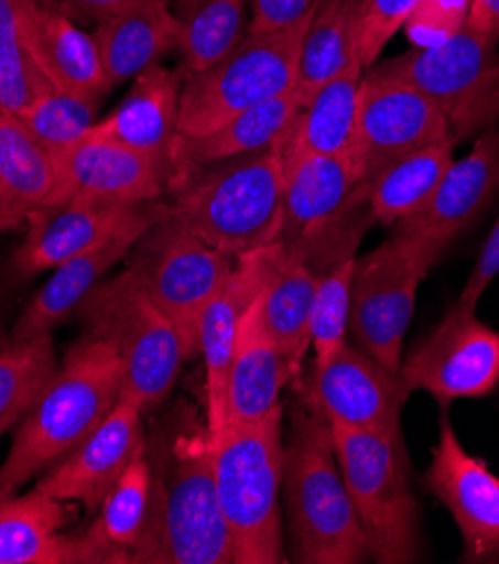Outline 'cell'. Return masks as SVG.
<instances>
[{
    "label": "cell",
    "instance_id": "ffe728a7",
    "mask_svg": "<svg viewBox=\"0 0 499 564\" xmlns=\"http://www.w3.org/2000/svg\"><path fill=\"white\" fill-rule=\"evenodd\" d=\"M164 200L149 203H66L34 212L25 239L14 252V270L34 276L108 241L129 225L164 212Z\"/></svg>",
    "mask_w": 499,
    "mask_h": 564
},
{
    "label": "cell",
    "instance_id": "8fae6325",
    "mask_svg": "<svg viewBox=\"0 0 499 564\" xmlns=\"http://www.w3.org/2000/svg\"><path fill=\"white\" fill-rule=\"evenodd\" d=\"M438 259L425 243L401 232L356 257L349 333L354 345L392 373H399L403 362L419 284Z\"/></svg>",
    "mask_w": 499,
    "mask_h": 564
},
{
    "label": "cell",
    "instance_id": "52a82bcc",
    "mask_svg": "<svg viewBox=\"0 0 499 564\" xmlns=\"http://www.w3.org/2000/svg\"><path fill=\"white\" fill-rule=\"evenodd\" d=\"M338 464L378 564H408L421 555V516L403 438L328 423Z\"/></svg>",
    "mask_w": 499,
    "mask_h": 564
},
{
    "label": "cell",
    "instance_id": "9c48e42d",
    "mask_svg": "<svg viewBox=\"0 0 499 564\" xmlns=\"http://www.w3.org/2000/svg\"><path fill=\"white\" fill-rule=\"evenodd\" d=\"M367 73L416 88L443 112L457 140L499 120V43L470 28L438 47H412L376 62Z\"/></svg>",
    "mask_w": 499,
    "mask_h": 564
},
{
    "label": "cell",
    "instance_id": "ba28073f",
    "mask_svg": "<svg viewBox=\"0 0 499 564\" xmlns=\"http://www.w3.org/2000/svg\"><path fill=\"white\" fill-rule=\"evenodd\" d=\"M308 17L286 30L261 36L246 34L224 59L196 75H185L178 135H205L239 112L291 93Z\"/></svg>",
    "mask_w": 499,
    "mask_h": 564
},
{
    "label": "cell",
    "instance_id": "4316f807",
    "mask_svg": "<svg viewBox=\"0 0 499 564\" xmlns=\"http://www.w3.org/2000/svg\"><path fill=\"white\" fill-rule=\"evenodd\" d=\"M90 34L101 66L113 86L131 82L160 64L162 56L181 50L183 39L172 6L162 3L140 6L106 17L97 21V28Z\"/></svg>",
    "mask_w": 499,
    "mask_h": 564
},
{
    "label": "cell",
    "instance_id": "5bb4252c",
    "mask_svg": "<svg viewBox=\"0 0 499 564\" xmlns=\"http://www.w3.org/2000/svg\"><path fill=\"white\" fill-rule=\"evenodd\" d=\"M423 484L446 506L462 533V562H499V477L464 447L446 410Z\"/></svg>",
    "mask_w": 499,
    "mask_h": 564
},
{
    "label": "cell",
    "instance_id": "44dd1931",
    "mask_svg": "<svg viewBox=\"0 0 499 564\" xmlns=\"http://www.w3.org/2000/svg\"><path fill=\"white\" fill-rule=\"evenodd\" d=\"M172 209L166 207L160 214L147 216L108 241L73 257L52 270V276L34 293V297L23 308L21 317L14 324V340H30V337L45 335L57 328L70 313L79 308V304L88 297V293L106 279V272L118 265L122 259H129L135 243L162 220Z\"/></svg>",
    "mask_w": 499,
    "mask_h": 564
},
{
    "label": "cell",
    "instance_id": "2e32d148",
    "mask_svg": "<svg viewBox=\"0 0 499 564\" xmlns=\"http://www.w3.org/2000/svg\"><path fill=\"white\" fill-rule=\"evenodd\" d=\"M54 162L57 187L50 205L164 200L172 183L166 164L95 133L59 153Z\"/></svg>",
    "mask_w": 499,
    "mask_h": 564
},
{
    "label": "cell",
    "instance_id": "f1b7e54d",
    "mask_svg": "<svg viewBox=\"0 0 499 564\" xmlns=\"http://www.w3.org/2000/svg\"><path fill=\"white\" fill-rule=\"evenodd\" d=\"M317 279L319 272L282 243L280 263L263 291V317L284 358L289 384L302 382V365L311 347V311Z\"/></svg>",
    "mask_w": 499,
    "mask_h": 564
},
{
    "label": "cell",
    "instance_id": "3957f363",
    "mask_svg": "<svg viewBox=\"0 0 499 564\" xmlns=\"http://www.w3.org/2000/svg\"><path fill=\"white\" fill-rule=\"evenodd\" d=\"M282 506L289 562L358 564L369 557L330 425L302 401L284 434Z\"/></svg>",
    "mask_w": 499,
    "mask_h": 564
},
{
    "label": "cell",
    "instance_id": "ac0fdd59",
    "mask_svg": "<svg viewBox=\"0 0 499 564\" xmlns=\"http://www.w3.org/2000/svg\"><path fill=\"white\" fill-rule=\"evenodd\" d=\"M280 254L282 243L274 241L261 250L237 257L232 274L218 289L203 313L198 330V354L205 362V421L211 436L224 430L230 421L228 382L241 315L265 289L276 263H280Z\"/></svg>",
    "mask_w": 499,
    "mask_h": 564
},
{
    "label": "cell",
    "instance_id": "8992f818",
    "mask_svg": "<svg viewBox=\"0 0 499 564\" xmlns=\"http://www.w3.org/2000/svg\"><path fill=\"white\" fill-rule=\"evenodd\" d=\"M75 313L84 333L110 345L120 356L122 397L131 399L144 416L170 401L187 358L174 324L129 265L101 279Z\"/></svg>",
    "mask_w": 499,
    "mask_h": 564
},
{
    "label": "cell",
    "instance_id": "ee69618b",
    "mask_svg": "<svg viewBox=\"0 0 499 564\" xmlns=\"http://www.w3.org/2000/svg\"><path fill=\"white\" fill-rule=\"evenodd\" d=\"M466 28L499 43V0H473Z\"/></svg>",
    "mask_w": 499,
    "mask_h": 564
},
{
    "label": "cell",
    "instance_id": "6da1fadb",
    "mask_svg": "<svg viewBox=\"0 0 499 564\" xmlns=\"http://www.w3.org/2000/svg\"><path fill=\"white\" fill-rule=\"evenodd\" d=\"M151 501L129 564H235L220 511L211 434L187 399L164 408L147 430Z\"/></svg>",
    "mask_w": 499,
    "mask_h": 564
},
{
    "label": "cell",
    "instance_id": "8d00e7d4",
    "mask_svg": "<svg viewBox=\"0 0 499 564\" xmlns=\"http://www.w3.org/2000/svg\"><path fill=\"white\" fill-rule=\"evenodd\" d=\"M354 268L356 254H347L319 272L311 311V347L315 351V367L328 365L347 345Z\"/></svg>",
    "mask_w": 499,
    "mask_h": 564
},
{
    "label": "cell",
    "instance_id": "f35d334b",
    "mask_svg": "<svg viewBox=\"0 0 499 564\" xmlns=\"http://www.w3.org/2000/svg\"><path fill=\"white\" fill-rule=\"evenodd\" d=\"M470 3L473 0H419L401 30L414 50L438 47L466 28Z\"/></svg>",
    "mask_w": 499,
    "mask_h": 564
},
{
    "label": "cell",
    "instance_id": "7c38bea8",
    "mask_svg": "<svg viewBox=\"0 0 499 564\" xmlns=\"http://www.w3.org/2000/svg\"><path fill=\"white\" fill-rule=\"evenodd\" d=\"M399 378L408 397L427 391L441 410L462 399H486L499 384V330L455 302L403 358Z\"/></svg>",
    "mask_w": 499,
    "mask_h": 564
},
{
    "label": "cell",
    "instance_id": "d4e9b609",
    "mask_svg": "<svg viewBox=\"0 0 499 564\" xmlns=\"http://www.w3.org/2000/svg\"><path fill=\"white\" fill-rule=\"evenodd\" d=\"M28 41L41 73L54 90L101 101L113 88L101 66L93 34L84 32L68 14L45 0H36L30 10Z\"/></svg>",
    "mask_w": 499,
    "mask_h": 564
},
{
    "label": "cell",
    "instance_id": "d590c367",
    "mask_svg": "<svg viewBox=\"0 0 499 564\" xmlns=\"http://www.w3.org/2000/svg\"><path fill=\"white\" fill-rule=\"evenodd\" d=\"M57 365L52 333L0 345V436L28 416Z\"/></svg>",
    "mask_w": 499,
    "mask_h": 564
},
{
    "label": "cell",
    "instance_id": "83f0119b",
    "mask_svg": "<svg viewBox=\"0 0 499 564\" xmlns=\"http://www.w3.org/2000/svg\"><path fill=\"white\" fill-rule=\"evenodd\" d=\"M57 187V162L12 112L0 110V235L25 228Z\"/></svg>",
    "mask_w": 499,
    "mask_h": 564
},
{
    "label": "cell",
    "instance_id": "603a6c76",
    "mask_svg": "<svg viewBox=\"0 0 499 564\" xmlns=\"http://www.w3.org/2000/svg\"><path fill=\"white\" fill-rule=\"evenodd\" d=\"M66 501L32 488L0 499V564H95L79 533H64Z\"/></svg>",
    "mask_w": 499,
    "mask_h": 564
},
{
    "label": "cell",
    "instance_id": "f546056e",
    "mask_svg": "<svg viewBox=\"0 0 499 564\" xmlns=\"http://www.w3.org/2000/svg\"><path fill=\"white\" fill-rule=\"evenodd\" d=\"M302 108H304L302 99L297 97L295 90H291L286 95H280L250 110L239 112L237 118L216 127L205 135H198V138L178 135L174 144V160H172L174 164L172 183L181 174H185L187 169L239 158L274 144L282 138V133L286 131V127L293 122V118Z\"/></svg>",
    "mask_w": 499,
    "mask_h": 564
},
{
    "label": "cell",
    "instance_id": "e575fe53",
    "mask_svg": "<svg viewBox=\"0 0 499 564\" xmlns=\"http://www.w3.org/2000/svg\"><path fill=\"white\" fill-rule=\"evenodd\" d=\"M36 0H0V110L21 116L50 90L30 41L28 17Z\"/></svg>",
    "mask_w": 499,
    "mask_h": 564
},
{
    "label": "cell",
    "instance_id": "74e56055",
    "mask_svg": "<svg viewBox=\"0 0 499 564\" xmlns=\"http://www.w3.org/2000/svg\"><path fill=\"white\" fill-rule=\"evenodd\" d=\"M99 104L97 99L50 90L17 118L52 158H57L95 129Z\"/></svg>",
    "mask_w": 499,
    "mask_h": 564
},
{
    "label": "cell",
    "instance_id": "cb8c5ba5",
    "mask_svg": "<svg viewBox=\"0 0 499 564\" xmlns=\"http://www.w3.org/2000/svg\"><path fill=\"white\" fill-rule=\"evenodd\" d=\"M263 291L239 322L228 382V423H259L284 405L282 389L289 384V373L265 326Z\"/></svg>",
    "mask_w": 499,
    "mask_h": 564
},
{
    "label": "cell",
    "instance_id": "60d3db41",
    "mask_svg": "<svg viewBox=\"0 0 499 564\" xmlns=\"http://www.w3.org/2000/svg\"><path fill=\"white\" fill-rule=\"evenodd\" d=\"M315 0H250L248 36L286 30L311 14Z\"/></svg>",
    "mask_w": 499,
    "mask_h": 564
},
{
    "label": "cell",
    "instance_id": "484cf974",
    "mask_svg": "<svg viewBox=\"0 0 499 564\" xmlns=\"http://www.w3.org/2000/svg\"><path fill=\"white\" fill-rule=\"evenodd\" d=\"M362 77L365 66L358 56L343 75L322 86L293 118L280 138L286 174L311 155L351 153Z\"/></svg>",
    "mask_w": 499,
    "mask_h": 564
},
{
    "label": "cell",
    "instance_id": "836d02e7",
    "mask_svg": "<svg viewBox=\"0 0 499 564\" xmlns=\"http://www.w3.org/2000/svg\"><path fill=\"white\" fill-rule=\"evenodd\" d=\"M250 0H172L181 23L183 73L196 75L216 64L246 36Z\"/></svg>",
    "mask_w": 499,
    "mask_h": 564
},
{
    "label": "cell",
    "instance_id": "7bdbcfd3",
    "mask_svg": "<svg viewBox=\"0 0 499 564\" xmlns=\"http://www.w3.org/2000/svg\"><path fill=\"white\" fill-rule=\"evenodd\" d=\"M45 3L62 10L70 19L73 14H77V17L101 21L106 17H113L140 6H153V3L172 6V0H45Z\"/></svg>",
    "mask_w": 499,
    "mask_h": 564
},
{
    "label": "cell",
    "instance_id": "1f68e13d",
    "mask_svg": "<svg viewBox=\"0 0 499 564\" xmlns=\"http://www.w3.org/2000/svg\"><path fill=\"white\" fill-rule=\"evenodd\" d=\"M457 142V138L441 140L382 166L362 185L371 218L394 228L399 220L419 212L455 162Z\"/></svg>",
    "mask_w": 499,
    "mask_h": 564
},
{
    "label": "cell",
    "instance_id": "d6a6232c",
    "mask_svg": "<svg viewBox=\"0 0 499 564\" xmlns=\"http://www.w3.org/2000/svg\"><path fill=\"white\" fill-rule=\"evenodd\" d=\"M151 501V470L147 455H138L116 486L108 490L93 516V524L82 531L95 564H129Z\"/></svg>",
    "mask_w": 499,
    "mask_h": 564
},
{
    "label": "cell",
    "instance_id": "d6986e66",
    "mask_svg": "<svg viewBox=\"0 0 499 564\" xmlns=\"http://www.w3.org/2000/svg\"><path fill=\"white\" fill-rule=\"evenodd\" d=\"M499 189V127L479 133L473 151L453 162L427 203L399 220L394 232L412 237L443 257L446 248L479 220Z\"/></svg>",
    "mask_w": 499,
    "mask_h": 564
},
{
    "label": "cell",
    "instance_id": "b9f144b4",
    "mask_svg": "<svg viewBox=\"0 0 499 564\" xmlns=\"http://www.w3.org/2000/svg\"><path fill=\"white\" fill-rule=\"evenodd\" d=\"M499 274V218L497 223L492 225V230L479 252V259L466 281V286L459 295V304L468 306V308H475L477 311V304L481 300V295L486 293V289L490 286V281Z\"/></svg>",
    "mask_w": 499,
    "mask_h": 564
},
{
    "label": "cell",
    "instance_id": "ab89813d",
    "mask_svg": "<svg viewBox=\"0 0 499 564\" xmlns=\"http://www.w3.org/2000/svg\"><path fill=\"white\" fill-rule=\"evenodd\" d=\"M419 0H362V34H360V62L369 70L403 28L405 19Z\"/></svg>",
    "mask_w": 499,
    "mask_h": 564
},
{
    "label": "cell",
    "instance_id": "5b68a950",
    "mask_svg": "<svg viewBox=\"0 0 499 564\" xmlns=\"http://www.w3.org/2000/svg\"><path fill=\"white\" fill-rule=\"evenodd\" d=\"M284 412L282 405L259 423H228L211 436L214 481L235 564L289 562L282 509Z\"/></svg>",
    "mask_w": 499,
    "mask_h": 564
},
{
    "label": "cell",
    "instance_id": "4dcf8cb0",
    "mask_svg": "<svg viewBox=\"0 0 499 564\" xmlns=\"http://www.w3.org/2000/svg\"><path fill=\"white\" fill-rule=\"evenodd\" d=\"M362 0H315L300 47L295 93L306 101L360 56Z\"/></svg>",
    "mask_w": 499,
    "mask_h": 564
},
{
    "label": "cell",
    "instance_id": "e0dca14e",
    "mask_svg": "<svg viewBox=\"0 0 499 564\" xmlns=\"http://www.w3.org/2000/svg\"><path fill=\"white\" fill-rule=\"evenodd\" d=\"M144 447V412L131 399L120 397L118 405L73 453L36 479V488L66 503L77 501L88 516H95L108 490Z\"/></svg>",
    "mask_w": 499,
    "mask_h": 564
},
{
    "label": "cell",
    "instance_id": "7402d4cb",
    "mask_svg": "<svg viewBox=\"0 0 499 564\" xmlns=\"http://www.w3.org/2000/svg\"><path fill=\"white\" fill-rule=\"evenodd\" d=\"M185 75L162 64L133 79L127 97L95 124L90 133L140 151L174 174V144L178 140V106Z\"/></svg>",
    "mask_w": 499,
    "mask_h": 564
},
{
    "label": "cell",
    "instance_id": "9a60e30c",
    "mask_svg": "<svg viewBox=\"0 0 499 564\" xmlns=\"http://www.w3.org/2000/svg\"><path fill=\"white\" fill-rule=\"evenodd\" d=\"M302 403L328 423L401 438V410L410 399L399 373L384 369L358 345H345L300 382Z\"/></svg>",
    "mask_w": 499,
    "mask_h": 564
},
{
    "label": "cell",
    "instance_id": "30bf717a",
    "mask_svg": "<svg viewBox=\"0 0 499 564\" xmlns=\"http://www.w3.org/2000/svg\"><path fill=\"white\" fill-rule=\"evenodd\" d=\"M235 261L198 239L174 212L158 220L129 254V268L174 324L187 360L198 354L203 313L232 274Z\"/></svg>",
    "mask_w": 499,
    "mask_h": 564
},
{
    "label": "cell",
    "instance_id": "7a4b0ae2",
    "mask_svg": "<svg viewBox=\"0 0 499 564\" xmlns=\"http://www.w3.org/2000/svg\"><path fill=\"white\" fill-rule=\"evenodd\" d=\"M124 367L116 349L84 333L54 369L0 464V499L62 462L122 397Z\"/></svg>",
    "mask_w": 499,
    "mask_h": 564
},
{
    "label": "cell",
    "instance_id": "4fadbf2b",
    "mask_svg": "<svg viewBox=\"0 0 499 564\" xmlns=\"http://www.w3.org/2000/svg\"><path fill=\"white\" fill-rule=\"evenodd\" d=\"M448 138H455L448 120L425 95L365 70L351 144L360 185L390 162Z\"/></svg>",
    "mask_w": 499,
    "mask_h": 564
},
{
    "label": "cell",
    "instance_id": "277c9868",
    "mask_svg": "<svg viewBox=\"0 0 499 564\" xmlns=\"http://www.w3.org/2000/svg\"><path fill=\"white\" fill-rule=\"evenodd\" d=\"M286 164L274 144L181 174L164 203L187 228L232 259L280 241Z\"/></svg>",
    "mask_w": 499,
    "mask_h": 564
}]
</instances>
